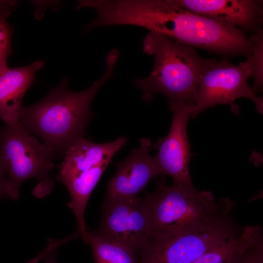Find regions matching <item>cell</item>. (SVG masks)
Wrapping results in <instances>:
<instances>
[{
    "instance_id": "cell-17",
    "label": "cell",
    "mask_w": 263,
    "mask_h": 263,
    "mask_svg": "<svg viewBox=\"0 0 263 263\" xmlns=\"http://www.w3.org/2000/svg\"><path fill=\"white\" fill-rule=\"evenodd\" d=\"M13 0H0V72L7 67V59L12 53L13 30L7 19L16 6Z\"/></svg>"
},
{
    "instance_id": "cell-11",
    "label": "cell",
    "mask_w": 263,
    "mask_h": 263,
    "mask_svg": "<svg viewBox=\"0 0 263 263\" xmlns=\"http://www.w3.org/2000/svg\"><path fill=\"white\" fill-rule=\"evenodd\" d=\"M188 11L215 20L245 33L262 28L261 0H172Z\"/></svg>"
},
{
    "instance_id": "cell-6",
    "label": "cell",
    "mask_w": 263,
    "mask_h": 263,
    "mask_svg": "<svg viewBox=\"0 0 263 263\" xmlns=\"http://www.w3.org/2000/svg\"><path fill=\"white\" fill-rule=\"evenodd\" d=\"M232 206L210 225L196 231L149 240L137 263H192L226 239L239 234Z\"/></svg>"
},
{
    "instance_id": "cell-20",
    "label": "cell",
    "mask_w": 263,
    "mask_h": 263,
    "mask_svg": "<svg viewBox=\"0 0 263 263\" xmlns=\"http://www.w3.org/2000/svg\"><path fill=\"white\" fill-rule=\"evenodd\" d=\"M19 192L16 191L5 177L0 166V199L10 198L15 200L19 198Z\"/></svg>"
},
{
    "instance_id": "cell-12",
    "label": "cell",
    "mask_w": 263,
    "mask_h": 263,
    "mask_svg": "<svg viewBox=\"0 0 263 263\" xmlns=\"http://www.w3.org/2000/svg\"><path fill=\"white\" fill-rule=\"evenodd\" d=\"M127 142L124 136L105 143H96L84 138L78 139L66 151L56 179L63 184L84 171L105 162H110Z\"/></svg>"
},
{
    "instance_id": "cell-15",
    "label": "cell",
    "mask_w": 263,
    "mask_h": 263,
    "mask_svg": "<svg viewBox=\"0 0 263 263\" xmlns=\"http://www.w3.org/2000/svg\"><path fill=\"white\" fill-rule=\"evenodd\" d=\"M94 263H137L135 252L122 243L98 231L89 233Z\"/></svg>"
},
{
    "instance_id": "cell-16",
    "label": "cell",
    "mask_w": 263,
    "mask_h": 263,
    "mask_svg": "<svg viewBox=\"0 0 263 263\" xmlns=\"http://www.w3.org/2000/svg\"><path fill=\"white\" fill-rule=\"evenodd\" d=\"M228 263H263V236L260 225L247 226L242 231Z\"/></svg>"
},
{
    "instance_id": "cell-2",
    "label": "cell",
    "mask_w": 263,
    "mask_h": 263,
    "mask_svg": "<svg viewBox=\"0 0 263 263\" xmlns=\"http://www.w3.org/2000/svg\"><path fill=\"white\" fill-rule=\"evenodd\" d=\"M119 56L117 49L109 52L103 75L86 90H68V80L65 78L39 101L29 107L22 106L19 112L21 124L30 133L41 137L54 156L62 157L74 142L83 138L92 116L91 103L113 75Z\"/></svg>"
},
{
    "instance_id": "cell-21",
    "label": "cell",
    "mask_w": 263,
    "mask_h": 263,
    "mask_svg": "<svg viewBox=\"0 0 263 263\" xmlns=\"http://www.w3.org/2000/svg\"><path fill=\"white\" fill-rule=\"evenodd\" d=\"M57 251L54 249L42 256L40 259H43L44 263H57L56 262Z\"/></svg>"
},
{
    "instance_id": "cell-4",
    "label": "cell",
    "mask_w": 263,
    "mask_h": 263,
    "mask_svg": "<svg viewBox=\"0 0 263 263\" xmlns=\"http://www.w3.org/2000/svg\"><path fill=\"white\" fill-rule=\"evenodd\" d=\"M165 176H161L154 191L143 199L150 219V239L206 228L232 205L227 198L217 202L211 192L194 187L168 186Z\"/></svg>"
},
{
    "instance_id": "cell-18",
    "label": "cell",
    "mask_w": 263,
    "mask_h": 263,
    "mask_svg": "<svg viewBox=\"0 0 263 263\" xmlns=\"http://www.w3.org/2000/svg\"><path fill=\"white\" fill-rule=\"evenodd\" d=\"M253 46L252 53L246 60L248 62L254 82L251 87L256 94L261 91L263 85V30H258L250 36Z\"/></svg>"
},
{
    "instance_id": "cell-13",
    "label": "cell",
    "mask_w": 263,
    "mask_h": 263,
    "mask_svg": "<svg viewBox=\"0 0 263 263\" xmlns=\"http://www.w3.org/2000/svg\"><path fill=\"white\" fill-rule=\"evenodd\" d=\"M43 65V61H37L23 67H7L0 72V118L5 124L19 122V112L24 94Z\"/></svg>"
},
{
    "instance_id": "cell-9",
    "label": "cell",
    "mask_w": 263,
    "mask_h": 263,
    "mask_svg": "<svg viewBox=\"0 0 263 263\" xmlns=\"http://www.w3.org/2000/svg\"><path fill=\"white\" fill-rule=\"evenodd\" d=\"M99 232L140 251L151 236V225L143 199L133 197L103 205Z\"/></svg>"
},
{
    "instance_id": "cell-5",
    "label": "cell",
    "mask_w": 263,
    "mask_h": 263,
    "mask_svg": "<svg viewBox=\"0 0 263 263\" xmlns=\"http://www.w3.org/2000/svg\"><path fill=\"white\" fill-rule=\"evenodd\" d=\"M54 156L20 122L0 128V166L16 191L24 181L33 178L38 182L33 194L38 198L49 194L54 185L49 176L55 167Z\"/></svg>"
},
{
    "instance_id": "cell-10",
    "label": "cell",
    "mask_w": 263,
    "mask_h": 263,
    "mask_svg": "<svg viewBox=\"0 0 263 263\" xmlns=\"http://www.w3.org/2000/svg\"><path fill=\"white\" fill-rule=\"evenodd\" d=\"M152 148L149 139L141 138L139 147L116 164V172L107 186L103 205L136 197L152 179L162 175L153 156L149 154Z\"/></svg>"
},
{
    "instance_id": "cell-7",
    "label": "cell",
    "mask_w": 263,
    "mask_h": 263,
    "mask_svg": "<svg viewBox=\"0 0 263 263\" xmlns=\"http://www.w3.org/2000/svg\"><path fill=\"white\" fill-rule=\"evenodd\" d=\"M251 72L247 60L235 65L227 60L212 59L202 72L191 115L193 118L208 108L219 104H229L234 112L238 109L233 102L244 97L254 102L257 110L263 112V99L248 84Z\"/></svg>"
},
{
    "instance_id": "cell-19",
    "label": "cell",
    "mask_w": 263,
    "mask_h": 263,
    "mask_svg": "<svg viewBox=\"0 0 263 263\" xmlns=\"http://www.w3.org/2000/svg\"><path fill=\"white\" fill-rule=\"evenodd\" d=\"M240 234L224 241L192 263H228L236 248Z\"/></svg>"
},
{
    "instance_id": "cell-8",
    "label": "cell",
    "mask_w": 263,
    "mask_h": 263,
    "mask_svg": "<svg viewBox=\"0 0 263 263\" xmlns=\"http://www.w3.org/2000/svg\"><path fill=\"white\" fill-rule=\"evenodd\" d=\"M169 104L172 112L170 129L167 136L152 146L157 150L153 157L162 175L171 177L173 184L192 188L189 171L191 153L187 125L194 105L172 101L169 102Z\"/></svg>"
},
{
    "instance_id": "cell-14",
    "label": "cell",
    "mask_w": 263,
    "mask_h": 263,
    "mask_svg": "<svg viewBox=\"0 0 263 263\" xmlns=\"http://www.w3.org/2000/svg\"><path fill=\"white\" fill-rule=\"evenodd\" d=\"M110 163L106 162L94 167L63 183L70 194L71 200L67 206L75 216L77 233L86 244L89 233L84 221L85 208L93 190Z\"/></svg>"
},
{
    "instance_id": "cell-3",
    "label": "cell",
    "mask_w": 263,
    "mask_h": 263,
    "mask_svg": "<svg viewBox=\"0 0 263 263\" xmlns=\"http://www.w3.org/2000/svg\"><path fill=\"white\" fill-rule=\"evenodd\" d=\"M143 50L154 58L149 75L133 84L142 91V99L150 101L154 94H164L169 102L195 104L200 77L212 59L202 57L195 48L150 32L143 41Z\"/></svg>"
},
{
    "instance_id": "cell-1",
    "label": "cell",
    "mask_w": 263,
    "mask_h": 263,
    "mask_svg": "<svg viewBox=\"0 0 263 263\" xmlns=\"http://www.w3.org/2000/svg\"><path fill=\"white\" fill-rule=\"evenodd\" d=\"M123 25L145 28L180 44L219 54L248 57L253 44L246 33L181 7L172 0H125Z\"/></svg>"
}]
</instances>
